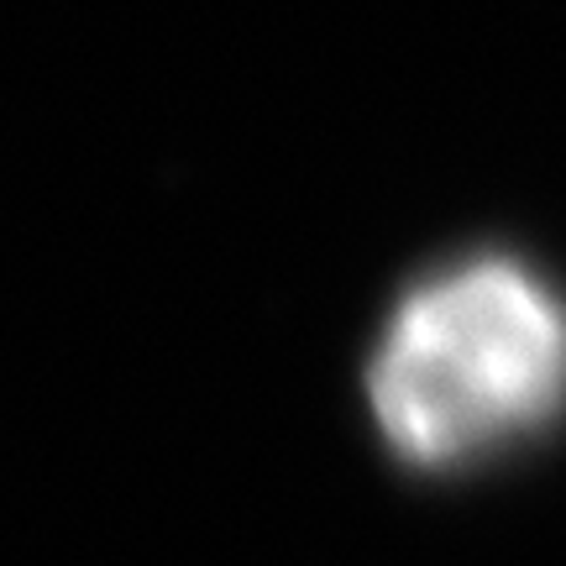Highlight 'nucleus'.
I'll use <instances>...</instances> for the list:
<instances>
[{
	"label": "nucleus",
	"instance_id": "obj_1",
	"mask_svg": "<svg viewBox=\"0 0 566 566\" xmlns=\"http://www.w3.org/2000/svg\"><path fill=\"white\" fill-rule=\"evenodd\" d=\"M363 388L394 462H499L566 415V294L509 252L451 258L388 310Z\"/></svg>",
	"mask_w": 566,
	"mask_h": 566
}]
</instances>
